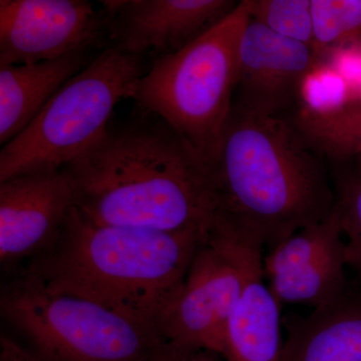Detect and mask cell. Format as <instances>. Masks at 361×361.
Segmentation results:
<instances>
[{
  "mask_svg": "<svg viewBox=\"0 0 361 361\" xmlns=\"http://www.w3.org/2000/svg\"><path fill=\"white\" fill-rule=\"evenodd\" d=\"M61 171L75 208L97 224L180 232L215 220L203 161L163 118L137 106Z\"/></svg>",
  "mask_w": 361,
  "mask_h": 361,
  "instance_id": "cell-1",
  "label": "cell"
},
{
  "mask_svg": "<svg viewBox=\"0 0 361 361\" xmlns=\"http://www.w3.org/2000/svg\"><path fill=\"white\" fill-rule=\"evenodd\" d=\"M206 168L216 218L262 247L322 222L336 207L327 161L290 116L256 115L232 104Z\"/></svg>",
  "mask_w": 361,
  "mask_h": 361,
  "instance_id": "cell-2",
  "label": "cell"
},
{
  "mask_svg": "<svg viewBox=\"0 0 361 361\" xmlns=\"http://www.w3.org/2000/svg\"><path fill=\"white\" fill-rule=\"evenodd\" d=\"M210 229L97 224L73 207L56 241L18 272L39 278L49 290L87 299L156 330Z\"/></svg>",
  "mask_w": 361,
  "mask_h": 361,
  "instance_id": "cell-3",
  "label": "cell"
},
{
  "mask_svg": "<svg viewBox=\"0 0 361 361\" xmlns=\"http://www.w3.org/2000/svg\"><path fill=\"white\" fill-rule=\"evenodd\" d=\"M249 21L248 6L242 0L199 39L152 61L135 85V106L168 123L206 167L231 113L238 45Z\"/></svg>",
  "mask_w": 361,
  "mask_h": 361,
  "instance_id": "cell-4",
  "label": "cell"
},
{
  "mask_svg": "<svg viewBox=\"0 0 361 361\" xmlns=\"http://www.w3.org/2000/svg\"><path fill=\"white\" fill-rule=\"evenodd\" d=\"M0 315L42 361H151L163 344L146 323L49 290L25 272L4 278Z\"/></svg>",
  "mask_w": 361,
  "mask_h": 361,
  "instance_id": "cell-5",
  "label": "cell"
},
{
  "mask_svg": "<svg viewBox=\"0 0 361 361\" xmlns=\"http://www.w3.org/2000/svg\"><path fill=\"white\" fill-rule=\"evenodd\" d=\"M148 59L109 45L71 78L20 135L1 147L0 182L54 173L99 141L122 99L149 71Z\"/></svg>",
  "mask_w": 361,
  "mask_h": 361,
  "instance_id": "cell-6",
  "label": "cell"
},
{
  "mask_svg": "<svg viewBox=\"0 0 361 361\" xmlns=\"http://www.w3.org/2000/svg\"><path fill=\"white\" fill-rule=\"evenodd\" d=\"M262 248L215 218L177 293L157 318L163 343L227 358L228 320L247 280L264 269Z\"/></svg>",
  "mask_w": 361,
  "mask_h": 361,
  "instance_id": "cell-7",
  "label": "cell"
},
{
  "mask_svg": "<svg viewBox=\"0 0 361 361\" xmlns=\"http://www.w3.org/2000/svg\"><path fill=\"white\" fill-rule=\"evenodd\" d=\"M108 47L103 9L87 0L0 1V66L32 65Z\"/></svg>",
  "mask_w": 361,
  "mask_h": 361,
  "instance_id": "cell-8",
  "label": "cell"
},
{
  "mask_svg": "<svg viewBox=\"0 0 361 361\" xmlns=\"http://www.w3.org/2000/svg\"><path fill=\"white\" fill-rule=\"evenodd\" d=\"M317 66L310 45L250 20L239 42L233 106L256 115L289 118Z\"/></svg>",
  "mask_w": 361,
  "mask_h": 361,
  "instance_id": "cell-9",
  "label": "cell"
},
{
  "mask_svg": "<svg viewBox=\"0 0 361 361\" xmlns=\"http://www.w3.org/2000/svg\"><path fill=\"white\" fill-rule=\"evenodd\" d=\"M75 206L63 171L16 176L0 182V267L13 276L56 241Z\"/></svg>",
  "mask_w": 361,
  "mask_h": 361,
  "instance_id": "cell-10",
  "label": "cell"
},
{
  "mask_svg": "<svg viewBox=\"0 0 361 361\" xmlns=\"http://www.w3.org/2000/svg\"><path fill=\"white\" fill-rule=\"evenodd\" d=\"M101 4L109 45L151 63L199 39L238 4L233 0H106Z\"/></svg>",
  "mask_w": 361,
  "mask_h": 361,
  "instance_id": "cell-11",
  "label": "cell"
},
{
  "mask_svg": "<svg viewBox=\"0 0 361 361\" xmlns=\"http://www.w3.org/2000/svg\"><path fill=\"white\" fill-rule=\"evenodd\" d=\"M103 51L73 52L32 65L0 66L1 147L20 135L59 90Z\"/></svg>",
  "mask_w": 361,
  "mask_h": 361,
  "instance_id": "cell-12",
  "label": "cell"
},
{
  "mask_svg": "<svg viewBox=\"0 0 361 361\" xmlns=\"http://www.w3.org/2000/svg\"><path fill=\"white\" fill-rule=\"evenodd\" d=\"M278 361H361V295H342L297 322Z\"/></svg>",
  "mask_w": 361,
  "mask_h": 361,
  "instance_id": "cell-13",
  "label": "cell"
},
{
  "mask_svg": "<svg viewBox=\"0 0 361 361\" xmlns=\"http://www.w3.org/2000/svg\"><path fill=\"white\" fill-rule=\"evenodd\" d=\"M264 269L247 280L226 329L229 361H278L281 341L280 305L262 281Z\"/></svg>",
  "mask_w": 361,
  "mask_h": 361,
  "instance_id": "cell-14",
  "label": "cell"
},
{
  "mask_svg": "<svg viewBox=\"0 0 361 361\" xmlns=\"http://www.w3.org/2000/svg\"><path fill=\"white\" fill-rule=\"evenodd\" d=\"M290 118L327 161H342L361 153V96L326 108L301 106Z\"/></svg>",
  "mask_w": 361,
  "mask_h": 361,
  "instance_id": "cell-15",
  "label": "cell"
},
{
  "mask_svg": "<svg viewBox=\"0 0 361 361\" xmlns=\"http://www.w3.org/2000/svg\"><path fill=\"white\" fill-rule=\"evenodd\" d=\"M344 243L299 269L270 277V289L280 303L323 307L343 295L346 267Z\"/></svg>",
  "mask_w": 361,
  "mask_h": 361,
  "instance_id": "cell-16",
  "label": "cell"
},
{
  "mask_svg": "<svg viewBox=\"0 0 361 361\" xmlns=\"http://www.w3.org/2000/svg\"><path fill=\"white\" fill-rule=\"evenodd\" d=\"M342 243L341 224L334 207L326 219L299 230L273 247L263 260L264 272L270 278L299 269Z\"/></svg>",
  "mask_w": 361,
  "mask_h": 361,
  "instance_id": "cell-17",
  "label": "cell"
},
{
  "mask_svg": "<svg viewBox=\"0 0 361 361\" xmlns=\"http://www.w3.org/2000/svg\"><path fill=\"white\" fill-rule=\"evenodd\" d=\"M311 13L318 63L329 51L361 44V0H311Z\"/></svg>",
  "mask_w": 361,
  "mask_h": 361,
  "instance_id": "cell-18",
  "label": "cell"
},
{
  "mask_svg": "<svg viewBox=\"0 0 361 361\" xmlns=\"http://www.w3.org/2000/svg\"><path fill=\"white\" fill-rule=\"evenodd\" d=\"M250 20L282 37L314 44L311 0H246Z\"/></svg>",
  "mask_w": 361,
  "mask_h": 361,
  "instance_id": "cell-19",
  "label": "cell"
},
{
  "mask_svg": "<svg viewBox=\"0 0 361 361\" xmlns=\"http://www.w3.org/2000/svg\"><path fill=\"white\" fill-rule=\"evenodd\" d=\"M336 198L346 265L353 268L361 280V179L339 182Z\"/></svg>",
  "mask_w": 361,
  "mask_h": 361,
  "instance_id": "cell-20",
  "label": "cell"
},
{
  "mask_svg": "<svg viewBox=\"0 0 361 361\" xmlns=\"http://www.w3.org/2000/svg\"><path fill=\"white\" fill-rule=\"evenodd\" d=\"M151 361H229L220 353L207 349L185 350L171 348L167 344H161L157 349Z\"/></svg>",
  "mask_w": 361,
  "mask_h": 361,
  "instance_id": "cell-21",
  "label": "cell"
},
{
  "mask_svg": "<svg viewBox=\"0 0 361 361\" xmlns=\"http://www.w3.org/2000/svg\"><path fill=\"white\" fill-rule=\"evenodd\" d=\"M0 361L42 360L20 342L1 332V336H0Z\"/></svg>",
  "mask_w": 361,
  "mask_h": 361,
  "instance_id": "cell-22",
  "label": "cell"
},
{
  "mask_svg": "<svg viewBox=\"0 0 361 361\" xmlns=\"http://www.w3.org/2000/svg\"><path fill=\"white\" fill-rule=\"evenodd\" d=\"M360 87H361V78H360Z\"/></svg>",
  "mask_w": 361,
  "mask_h": 361,
  "instance_id": "cell-23",
  "label": "cell"
}]
</instances>
